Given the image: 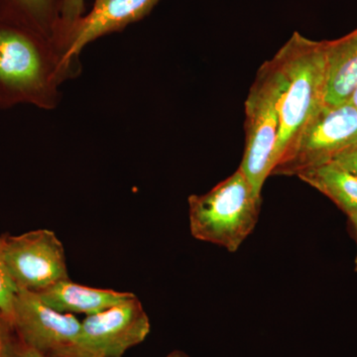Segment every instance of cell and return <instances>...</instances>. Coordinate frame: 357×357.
I'll return each mask as SVG.
<instances>
[{
	"mask_svg": "<svg viewBox=\"0 0 357 357\" xmlns=\"http://www.w3.org/2000/svg\"><path fill=\"white\" fill-rule=\"evenodd\" d=\"M47 306L63 314H98L136 297L132 293L117 292L79 285L67 279L36 293Z\"/></svg>",
	"mask_w": 357,
	"mask_h": 357,
	"instance_id": "30bf717a",
	"label": "cell"
},
{
	"mask_svg": "<svg viewBox=\"0 0 357 357\" xmlns=\"http://www.w3.org/2000/svg\"><path fill=\"white\" fill-rule=\"evenodd\" d=\"M357 144V109L351 102L324 105L303 129L286 158L272 175L298 176L307 169L331 163Z\"/></svg>",
	"mask_w": 357,
	"mask_h": 357,
	"instance_id": "5b68a950",
	"label": "cell"
},
{
	"mask_svg": "<svg viewBox=\"0 0 357 357\" xmlns=\"http://www.w3.org/2000/svg\"><path fill=\"white\" fill-rule=\"evenodd\" d=\"M331 163L337 164L345 170L357 175V144L344 150L340 155H337Z\"/></svg>",
	"mask_w": 357,
	"mask_h": 357,
	"instance_id": "e0dca14e",
	"label": "cell"
},
{
	"mask_svg": "<svg viewBox=\"0 0 357 357\" xmlns=\"http://www.w3.org/2000/svg\"><path fill=\"white\" fill-rule=\"evenodd\" d=\"M326 105L351 100L357 86V28L342 38L325 41Z\"/></svg>",
	"mask_w": 357,
	"mask_h": 357,
	"instance_id": "8fae6325",
	"label": "cell"
},
{
	"mask_svg": "<svg viewBox=\"0 0 357 357\" xmlns=\"http://www.w3.org/2000/svg\"><path fill=\"white\" fill-rule=\"evenodd\" d=\"M86 13L84 0H62L57 42L65 54L66 45L77 23Z\"/></svg>",
	"mask_w": 357,
	"mask_h": 357,
	"instance_id": "5bb4252c",
	"label": "cell"
},
{
	"mask_svg": "<svg viewBox=\"0 0 357 357\" xmlns=\"http://www.w3.org/2000/svg\"><path fill=\"white\" fill-rule=\"evenodd\" d=\"M161 0H95L70 33L66 45V60L81 65L82 51L100 37L121 32L149 15Z\"/></svg>",
	"mask_w": 357,
	"mask_h": 357,
	"instance_id": "9c48e42d",
	"label": "cell"
},
{
	"mask_svg": "<svg viewBox=\"0 0 357 357\" xmlns=\"http://www.w3.org/2000/svg\"><path fill=\"white\" fill-rule=\"evenodd\" d=\"M273 58L282 84L276 168L303 129L326 105L325 41H314L294 32Z\"/></svg>",
	"mask_w": 357,
	"mask_h": 357,
	"instance_id": "7a4b0ae2",
	"label": "cell"
},
{
	"mask_svg": "<svg viewBox=\"0 0 357 357\" xmlns=\"http://www.w3.org/2000/svg\"><path fill=\"white\" fill-rule=\"evenodd\" d=\"M354 264H356V271L357 272V251H356V261H354Z\"/></svg>",
	"mask_w": 357,
	"mask_h": 357,
	"instance_id": "7402d4cb",
	"label": "cell"
},
{
	"mask_svg": "<svg viewBox=\"0 0 357 357\" xmlns=\"http://www.w3.org/2000/svg\"><path fill=\"white\" fill-rule=\"evenodd\" d=\"M61 6L62 0H0V9L18 16L56 42L60 26Z\"/></svg>",
	"mask_w": 357,
	"mask_h": 357,
	"instance_id": "4fadbf2b",
	"label": "cell"
},
{
	"mask_svg": "<svg viewBox=\"0 0 357 357\" xmlns=\"http://www.w3.org/2000/svg\"><path fill=\"white\" fill-rule=\"evenodd\" d=\"M79 73L81 66L66 61L55 39L0 9V109H55L61 86Z\"/></svg>",
	"mask_w": 357,
	"mask_h": 357,
	"instance_id": "6da1fadb",
	"label": "cell"
},
{
	"mask_svg": "<svg viewBox=\"0 0 357 357\" xmlns=\"http://www.w3.org/2000/svg\"><path fill=\"white\" fill-rule=\"evenodd\" d=\"M192 236L236 252L255 230L262 196L241 168L204 195L189 199Z\"/></svg>",
	"mask_w": 357,
	"mask_h": 357,
	"instance_id": "3957f363",
	"label": "cell"
},
{
	"mask_svg": "<svg viewBox=\"0 0 357 357\" xmlns=\"http://www.w3.org/2000/svg\"><path fill=\"white\" fill-rule=\"evenodd\" d=\"M13 357H49L45 356L36 349H32V347H28L25 344L20 337H17L16 340L15 347H14V351Z\"/></svg>",
	"mask_w": 357,
	"mask_h": 357,
	"instance_id": "ac0fdd59",
	"label": "cell"
},
{
	"mask_svg": "<svg viewBox=\"0 0 357 357\" xmlns=\"http://www.w3.org/2000/svg\"><path fill=\"white\" fill-rule=\"evenodd\" d=\"M2 259L18 290L39 293L67 280L65 249L55 232L37 229L0 236Z\"/></svg>",
	"mask_w": 357,
	"mask_h": 357,
	"instance_id": "8992f818",
	"label": "cell"
},
{
	"mask_svg": "<svg viewBox=\"0 0 357 357\" xmlns=\"http://www.w3.org/2000/svg\"><path fill=\"white\" fill-rule=\"evenodd\" d=\"M55 357H98L93 356H89V354H84V352L77 351V349L74 347H70V349H67V351H63L62 354H58L57 356ZM167 357H189L187 354H185L184 352L182 351H173L172 354H169Z\"/></svg>",
	"mask_w": 357,
	"mask_h": 357,
	"instance_id": "d6986e66",
	"label": "cell"
},
{
	"mask_svg": "<svg viewBox=\"0 0 357 357\" xmlns=\"http://www.w3.org/2000/svg\"><path fill=\"white\" fill-rule=\"evenodd\" d=\"M17 335L3 312L0 310V357H13Z\"/></svg>",
	"mask_w": 357,
	"mask_h": 357,
	"instance_id": "2e32d148",
	"label": "cell"
},
{
	"mask_svg": "<svg viewBox=\"0 0 357 357\" xmlns=\"http://www.w3.org/2000/svg\"><path fill=\"white\" fill-rule=\"evenodd\" d=\"M17 291V287L7 272L0 251V310L3 312L10 323L13 318V303Z\"/></svg>",
	"mask_w": 357,
	"mask_h": 357,
	"instance_id": "9a60e30c",
	"label": "cell"
},
{
	"mask_svg": "<svg viewBox=\"0 0 357 357\" xmlns=\"http://www.w3.org/2000/svg\"><path fill=\"white\" fill-rule=\"evenodd\" d=\"M281 89L280 72L272 58L258 70L245 100V147L239 167L259 195L276 165Z\"/></svg>",
	"mask_w": 357,
	"mask_h": 357,
	"instance_id": "277c9868",
	"label": "cell"
},
{
	"mask_svg": "<svg viewBox=\"0 0 357 357\" xmlns=\"http://www.w3.org/2000/svg\"><path fill=\"white\" fill-rule=\"evenodd\" d=\"M149 318L137 297L126 301L82 323L75 349L98 357H122L149 335Z\"/></svg>",
	"mask_w": 357,
	"mask_h": 357,
	"instance_id": "52a82bcc",
	"label": "cell"
},
{
	"mask_svg": "<svg viewBox=\"0 0 357 357\" xmlns=\"http://www.w3.org/2000/svg\"><path fill=\"white\" fill-rule=\"evenodd\" d=\"M349 223H351L352 231H354V236H356L357 241V215L349 217Z\"/></svg>",
	"mask_w": 357,
	"mask_h": 357,
	"instance_id": "ffe728a7",
	"label": "cell"
},
{
	"mask_svg": "<svg viewBox=\"0 0 357 357\" xmlns=\"http://www.w3.org/2000/svg\"><path fill=\"white\" fill-rule=\"evenodd\" d=\"M332 199L347 217L357 215V175L335 163L307 169L297 176Z\"/></svg>",
	"mask_w": 357,
	"mask_h": 357,
	"instance_id": "7c38bea8",
	"label": "cell"
},
{
	"mask_svg": "<svg viewBox=\"0 0 357 357\" xmlns=\"http://www.w3.org/2000/svg\"><path fill=\"white\" fill-rule=\"evenodd\" d=\"M11 323L25 344L49 357L76 347L82 330L72 314L55 311L27 290L16 293Z\"/></svg>",
	"mask_w": 357,
	"mask_h": 357,
	"instance_id": "ba28073f",
	"label": "cell"
},
{
	"mask_svg": "<svg viewBox=\"0 0 357 357\" xmlns=\"http://www.w3.org/2000/svg\"><path fill=\"white\" fill-rule=\"evenodd\" d=\"M349 102H351L352 105H354V107H356L357 109V86L356 91H354V93H352L351 100H349Z\"/></svg>",
	"mask_w": 357,
	"mask_h": 357,
	"instance_id": "44dd1931",
	"label": "cell"
}]
</instances>
